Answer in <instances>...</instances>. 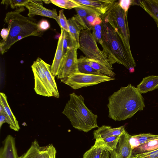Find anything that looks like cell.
I'll use <instances>...</instances> for the list:
<instances>
[{
  "instance_id": "1",
  "label": "cell",
  "mask_w": 158,
  "mask_h": 158,
  "mask_svg": "<svg viewBox=\"0 0 158 158\" xmlns=\"http://www.w3.org/2000/svg\"><path fill=\"white\" fill-rule=\"evenodd\" d=\"M109 117L115 121L130 118L145 107L144 99L131 84L122 87L108 98Z\"/></svg>"
},
{
  "instance_id": "2",
  "label": "cell",
  "mask_w": 158,
  "mask_h": 158,
  "mask_svg": "<svg viewBox=\"0 0 158 158\" xmlns=\"http://www.w3.org/2000/svg\"><path fill=\"white\" fill-rule=\"evenodd\" d=\"M69 96L62 113L69 119L73 127L85 132L98 127V116L86 107L84 97L74 92Z\"/></svg>"
},
{
  "instance_id": "3",
  "label": "cell",
  "mask_w": 158,
  "mask_h": 158,
  "mask_svg": "<svg viewBox=\"0 0 158 158\" xmlns=\"http://www.w3.org/2000/svg\"><path fill=\"white\" fill-rule=\"evenodd\" d=\"M24 7L17 8L6 15L4 20L8 25L10 32L6 41H1L0 50L2 54L8 50L14 44L16 38L21 34L31 31L43 32L39 30L38 23L35 19L25 17L20 13L25 10Z\"/></svg>"
},
{
  "instance_id": "4",
  "label": "cell",
  "mask_w": 158,
  "mask_h": 158,
  "mask_svg": "<svg viewBox=\"0 0 158 158\" xmlns=\"http://www.w3.org/2000/svg\"><path fill=\"white\" fill-rule=\"evenodd\" d=\"M102 26L103 42L101 45L103 50L116 63L133 71L136 63L130 58L119 37L108 23L102 21Z\"/></svg>"
},
{
  "instance_id": "5",
  "label": "cell",
  "mask_w": 158,
  "mask_h": 158,
  "mask_svg": "<svg viewBox=\"0 0 158 158\" xmlns=\"http://www.w3.org/2000/svg\"><path fill=\"white\" fill-rule=\"evenodd\" d=\"M128 12H125L116 1L101 17L102 21L108 23L121 39L129 56L134 62L130 46V33L127 20Z\"/></svg>"
},
{
  "instance_id": "6",
  "label": "cell",
  "mask_w": 158,
  "mask_h": 158,
  "mask_svg": "<svg viewBox=\"0 0 158 158\" xmlns=\"http://www.w3.org/2000/svg\"><path fill=\"white\" fill-rule=\"evenodd\" d=\"M79 49L89 58L102 63L112 70L113 64L116 62L110 57L105 51L101 50L91 30L82 29L80 39Z\"/></svg>"
},
{
  "instance_id": "7",
  "label": "cell",
  "mask_w": 158,
  "mask_h": 158,
  "mask_svg": "<svg viewBox=\"0 0 158 158\" xmlns=\"http://www.w3.org/2000/svg\"><path fill=\"white\" fill-rule=\"evenodd\" d=\"M112 77L104 74L93 75L78 73L60 80L61 81L70 86L72 89L79 88L92 86L104 82L113 80Z\"/></svg>"
},
{
  "instance_id": "8",
  "label": "cell",
  "mask_w": 158,
  "mask_h": 158,
  "mask_svg": "<svg viewBox=\"0 0 158 158\" xmlns=\"http://www.w3.org/2000/svg\"><path fill=\"white\" fill-rule=\"evenodd\" d=\"M31 67L35 80L34 89L36 94L45 97H54L52 88L38 63L34 61Z\"/></svg>"
},
{
  "instance_id": "9",
  "label": "cell",
  "mask_w": 158,
  "mask_h": 158,
  "mask_svg": "<svg viewBox=\"0 0 158 158\" xmlns=\"http://www.w3.org/2000/svg\"><path fill=\"white\" fill-rule=\"evenodd\" d=\"M77 49L75 48H71L68 50L64 56L57 76L58 79L65 78L79 73Z\"/></svg>"
},
{
  "instance_id": "10",
  "label": "cell",
  "mask_w": 158,
  "mask_h": 158,
  "mask_svg": "<svg viewBox=\"0 0 158 158\" xmlns=\"http://www.w3.org/2000/svg\"><path fill=\"white\" fill-rule=\"evenodd\" d=\"M42 0H31L25 6L28 10L27 15L32 18L35 15L41 16L54 19L58 22V16L56 9L50 10L43 6Z\"/></svg>"
},
{
  "instance_id": "11",
  "label": "cell",
  "mask_w": 158,
  "mask_h": 158,
  "mask_svg": "<svg viewBox=\"0 0 158 158\" xmlns=\"http://www.w3.org/2000/svg\"><path fill=\"white\" fill-rule=\"evenodd\" d=\"M3 113L6 118V122L10 128L15 131L20 129L18 122L13 113L8 103L7 97L3 93H0V112Z\"/></svg>"
},
{
  "instance_id": "12",
  "label": "cell",
  "mask_w": 158,
  "mask_h": 158,
  "mask_svg": "<svg viewBox=\"0 0 158 158\" xmlns=\"http://www.w3.org/2000/svg\"><path fill=\"white\" fill-rule=\"evenodd\" d=\"M131 135L126 131L120 135L115 150L117 158H131L132 157L133 148L129 142Z\"/></svg>"
},
{
  "instance_id": "13",
  "label": "cell",
  "mask_w": 158,
  "mask_h": 158,
  "mask_svg": "<svg viewBox=\"0 0 158 158\" xmlns=\"http://www.w3.org/2000/svg\"><path fill=\"white\" fill-rule=\"evenodd\" d=\"M80 4L92 8L103 16L116 0H74Z\"/></svg>"
},
{
  "instance_id": "14",
  "label": "cell",
  "mask_w": 158,
  "mask_h": 158,
  "mask_svg": "<svg viewBox=\"0 0 158 158\" xmlns=\"http://www.w3.org/2000/svg\"><path fill=\"white\" fill-rule=\"evenodd\" d=\"M64 30L61 29L54 57L51 65V72L54 77L57 76L64 57L63 41Z\"/></svg>"
},
{
  "instance_id": "15",
  "label": "cell",
  "mask_w": 158,
  "mask_h": 158,
  "mask_svg": "<svg viewBox=\"0 0 158 158\" xmlns=\"http://www.w3.org/2000/svg\"><path fill=\"white\" fill-rule=\"evenodd\" d=\"M75 9L77 14L74 15L73 17L76 21L83 29L92 30L88 25L86 20V17L88 15L96 13L101 16V15L97 10L88 6L80 5L75 8Z\"/></svg>"
},
{
  "instance_id": "16",
  "label": "cell",
  "mask_w": 158,
  "mask_h": 158,
  "mask_svg": "<svg viewBox=\"0 0 158 158\" xmlns=\"http://www.w3.org/2000/svg\"><path fill=\"white\" fill-rule=\"evenodd\" d=\"M0 158H19L15 138L11 135L7 136L0 148Z\"/></svg>"
},
{
  "instance_id": "17",
  "label": "cell",
  "mask_w": 158,
  "mask_h": 158,
  "mask_svg": "<svg viewBox=\"0 0 158 158\" xmlns=\"http://www.w3.org/2000/svg\"><path fill=\"white\" fill-rule=\"evenodd\" d=\"M125 131L124 126L113 128L109 126L103 125L94 131L93 134L94 139H96L121 135Z\"/></svg>"
},
{
  "instance_id": "18",
  "label": "cell",
  "mask_w": 158,
  "mask_h": 158,
  "mask_svg": "<svg viewBox=\"0 0 158 158\" xmlns=\"http://www.w3.org/2000/svg\"><path fill=\"white\" fill-rule=\"evenodd\" d=\"M158 88V76L151 75L143 78L136 88L141 93H146Z\"/></svg>"
},
{
  "instance_id": "19",
  "label": "cell",
  "mask_w": 158,
  "mask_h": 158,
  "mask_svg": "<svg viewBox=\"0 0 158 158\" xmlns=\"http://www.w3.org/2000/svg\"><path fill=\"white\" fill-rule=\"evenodd\" d=\"M36 61L39 64L48 81L52 87L54 92V97L58 98L60 96L59 94L55 81V77L52 75L51 72V65L40 57H38Z\"/></svg>"
},
{
  "instance_id": "20",
  "label": "cell",
  "mask_w": 158,
  "mask_h": 158,
  "mask_svg": "<svg viewBox=\"0 0 158 158\" xmlns=\"http://www.w3.org/2000/svg\"><path fill=\"white\" fill-rule=\"evenodd\" d=\"M139 5L154 19L158 29V0L139 1Z\"/></svg>"
},
{
  "instance_id": "21",
  "label": "cell",
  "mask_w": 158,
  "mask_h": 158,
  "mask_svg": "<svg viewBox=\"0 0 158 158\" xmlns=\"http://www.w3.org/2000/svg\"><path fill=\"white\" fill-rule=\"evenodd\" d=\"M69 33L72 38L74 45L79 49L80 45L79 39L81 31L83 29L76 21L73 16L68 19Z\"/></svg>"
},
{
  "instance_id": "22",
  "label": "cell",
  "mask_w": 158,
  "mask_h": 158,
  "mask_svg": "<svg viewBox=\"0 0 158 158\" xmlns=\"http://www.w3.org/2000/svg\"><path fill=\"white\" fill-rule=\"evenodd\" d=\"M120 135L96 139L94 145L101 147L108 152L115 149Z\"/></svg>"
},
{
  "instance_id": "23",
  "label": "cell",
  "mask_w": 158,
  "mask_h": 158,
  "mask_svg": "<svg viewBox=\"0 0 158 158\" xmlns=\"http://www.w3.org/2000/svg\"><path fill=\"white\" fill-rule=\"evenodd\" d=\"M86 60L89 65L101 73L112 77L115 76V74L112 70L104 64L86 57Z\"/></svg>"
},
{
  "instance_id": "24",
  "label": "cell",
  "mask_w": 158,
  "mask_h": 158,
  "mask_svg": "<svg viewBox=\"0 0 158 158\" xmlns=\"http://www.w3.org/2000/svg\"><path fill=\"white\" fill-rule=\"evenodd\" d=\"M86 56H81L78 59L79 73L93 75H103L89 65L86 60Z\"/></svg>"
},
{
  "instance_id": "25",
  "label": "cell",
  "mask_w": 158,
  "mask_h": 158,
  "mask_svg": "<svg viewBox=\"0 0 158 158\" xmlns=\"http://www.w3.org/2000/svg\"><path fill=\"white\" fill-rule=\"evenodd\" d=\"M157 149L158 138L152 140L139 145L133 149V152H134L135 153V155L137 154L151 151Z\"/></svg>"
},
{
  "instance_id": "26",
  "label": "cell",
  "mask_w": 158,
  "mask_h": 158,
  "mask_svg": "<svg viewBox=\"0 0 158 158\" xmlns=\"http://www.w3.org/2000/svg\"><path fill=\"white\" fill-rule=\"evenodd\" d=\"M40 147L38 141L34 140L27 151L19 158H41Z\"/></svg>"
},
{
  "instance_id": "27",
  "label": "cell",
  "mask_w": 158,
  "mask_h": 158,
  "mask_svg": "<svg viewBox=\"0 0 158 158\" xmlns=\"http://www.w3.org/2000/svg\"><path fill=\"white\" fill-rule=\"evenodd\" d=\"M51 3L60 8L70 10L80 6L74 0H50Z\"/></svg>"
},
{
  "instance_id": "28",
  "label": "cell",
  "mask_w": 158,
  "mask_h": 158,
  "mask_svg": "<svg viewBox=\"0 0 158 158\" xmlns=\"http://www.w3.org/2000/svg\"><path fill=\"white\" fill-rule=\"evenodd\" d=\"M104 149L94 145L84 154L83 158H101Z\"/></svg>"
},
{
  "instance_id": "29",
  "label": "cell",
  "mask_w": 158,
  "mask_h": 158,
  "mask_svg": "<svg viewBox=\"0 0 158 158\" xmlns=\"http://www.w3.org/2000/svg\"><path fill=\"white\" fill-rule=\"evenodd\" d=\"M72 48H77L74 45L69 33L64 30L63 41L64 56L68 50Z\"/></svg>"
},
{
  "instance_id": "30",
  "label": "cell",
  "mask_w": 158,
  "mask_h": 158,
  "mask_svg": "<svg viewBox=\"0 0 158 158\" xmlns=\"http://www.w3.org/2000/svg\"><path fill=\"white\" fill-rule=\"evenodd\" d=\"M137 141L139 145L153 139L158 138V135L143 133L132 135Z\"/></svg>"
},
{
  "instance_id": "31",
  "label": "cell",
  "mask_w": 158,
  "mask_h": 158,
  "mask_svg": "<svg viewBox=\"0 0 158 158\" xmlns=\"http://www.w3.org/2000/svg\"><path fill=\"white\" fill-rule=\"evenodd\" d=\"M86 20L88 25L92 30L93 26L101 24L102 22L100 16L96 13L88 15L86 17Z\"/></svg>"
},
{
  "instance_id": "32",
  "label": "cell",
  "mask_w": 158,
  "mask_h": 158,
  "mask_svg": "<svg viewBox=\"0 0 158 158\" xmlns=\"http://www.w3.org/2000/svg\"><path fill=\"white\" fill-rule=\"evenodd\" d=\"M30 0H3L1 3L5 5L6 6H10L12 9L21 7H24Z\"/></svg>"
},
{
  "instance_id": "33",
  "label": "cell",
  "mask_w": 158,
  "mask_h": 158,
  "mask_svg": "<svg viewBox=\"0 0 158 158\" xmlns=\"http://www.w3.org/2000/svg\"><path fill=\"white\" fill-rule=\"evenodd\" d=\"M58 21L57 23L61 28L64 31L69 32L68 20L67 19L63 10L59 11Z\"/></svg>"
},
{
  "instance_id": "34",
  "label": "cell",
  "mask_w": 158,
  "mask_h": 158,
  "mask_svg": "<svg viewBox=\"0 0 158 158\" xmlns=\"http://www.w3.org/2000/svg\"><path fill=\"white\" fill-rule=\"evenodd\" d=\"M134 156L137 158H158V149L151 151L137 154Z\"/></svg>"
},
{
  "instance_id": "35",
  "label": "cell",
  "mask_w": 158,
  "mask_h": 158,
  "mask_svg": "<svg viewBox=\"0 0 158 158\" xmlns=\"http://www.w3.org/2000/svg\"><path fill=\"white\" fill-rule=\"evenodd\" d=\"M92 34L97 43L101 45L102 43V29H92Z\"/></svg>"
},
{
  "instance_id": "36",
  "label": "cell",
  "mask_w": 158,
  "mask_h": 158,
  "mask_svg": "<svg viewBox=\"0 0 158 158\" xmlns=\"http://www.w3.org/2000/svg\"><path fill=\"white\" fill-rule=\"evenodd\" d=\"M39 30L43 32L50 27V25L46 19H42L38 23Z\"/></svg>"
},
{
  "instance_id": "37",
  "label": "cell",
  "mask_w": 158,
  "mask_h": 158,
  "mask_svg": "<svg viewBox=\"0 0 158 158\" xmlns=\"http://www.w3.org/2000/svg\"><path fill=\"white\" fill-rule=\"evenodd\" d=\"M133 0H120L118 1L119 4L125 12H128L130 6L132 5Z\"/></svg>"
},
{
  "instance_id": "38",
  "label": "cell",
  "mask_w": 158,
  "mask_h": 158,
  "mask_svg": "<svg viewBox=\"0 0 158 158\" xmlns=\"http://www.w3.org/2000/svg\"><path fill=\"white\" fill-rule=\"evenodd\" d=\"M49 148V145L40 147L41 158H50Z\"/></svg>"
},
{
  "instance_id": "39",
  "label": "cell",
  "mask_w": 158,
  "mask_h": 158,
  "mask_svg": "<svg viewBox=\"0 0 158 158\" xmlns=\"http://www.w3.org/2000/svg\"><path fill=\"white\" fill-rule=\"evenodd\" d=\"M10 32L9 29L7 27V28H2L1 31L0 35L2 40H1L5 41L7 39Z\"/></svg>"
},
{
  "instance_id": "40",
  "label": "cell",
  "mask_w": 158,
  "mask_h": 158,
  "mask_svg": "<svg viewBox=\"0 0 158 158\" xmlns=\"http://www.w3.org/2000/svg\"><path fill=\"white\" fill-rule=\"evenodd\" d=\"M49 145V153L50 158H56V148L52 144Z\"/></svg>"
},
{
  "instance_id": "41",
  "label": "cell",
  "mask_w": 158,
  "mask_h": 158,
  "mask_svg": "<svg viewBox=\"0 0 158 158\" xmlns=\"http://www.w3.org/2000/svg\"><path fill=\"white\" fill-rule=\"evenodd\" d=\"M5 116L2 111L0 112V128H1L2 125L6 122Z\"/></svg>"
},
{
  "instance_id": "42",
  "label": "cell",
  "mask_w": 158,
  "mask_h": 158,
  "mask_svg": "<svg viewBox=\"0 0 158 158\" xmlns=\"http://www.w3.org/2000/svg\"><path fill=\"white\" fill-rule=\"evenodd\" d=\"M109 152L106 150L104 149L101 158H109Z\"/></svg>"
},
{
  "instance_id": "43",
  "label": "cell",
  "mask_w": 158,
  "mask_h": 158,
  "mask_svg": "<svg viewBox=\"0 0 158 158\" xmlns=\"http://www.w3.org/2000/svg\"><path fill=\"white\" fill-rule=\"evenodd\" d=\"M109 152V158H117L116 152L115 150Z\"/></svg>"
},
{
  "instance_id": "44",
  "label": "cell",
  "mask_w": 158,
  "mask_h": 158,
  "mask_svg": "<svg viewBox=\"0 0 158 158\" xmlns=\"http://www.w3.org/2000/svg\"><path fill=\"white\" fill-rule=\"evenodd\" d=\"M42 1L46 4H48L51 3L50 0H43Z\"/></svg>"
},
{
  "instance_id": "45",
  "label": "cell",
  "mask_w": 158,
  "mask_h": 158,
  "mask_svg": "<svg viewBox=\"0 0 158 158\" xmlns=\"http://www.w3.org/2000/svg\"><path fill=\"white\" fill-rule=\"evenodd\" d=\"M131 158H137L135 156H133L132 157H131Z\"/></svg>"
}]
</instances>
